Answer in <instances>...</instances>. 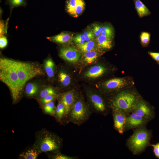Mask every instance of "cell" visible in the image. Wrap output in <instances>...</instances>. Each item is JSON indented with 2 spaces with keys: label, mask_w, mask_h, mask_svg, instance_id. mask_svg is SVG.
<instances>
[{
  "label": "cell",
  "mask_w": 159,
  "mask_h": 159,
  "mask_svg": "<svg viewBox=\"0 0 159 159\" xmlns=\"http://www.w3.org/2000/svg\"><path fill=\"white\" fill-rule=\"evenodd\" d=\"M0 79L9 89L13 102H17L20 98L23 87L19 79L13 60L0 58Z\"/></svg>",
  "instance_id": "obj_1"
},
{
  "label": "cell",
  "mask_w": 159,
  "mask_h": 159,
  "mask_svg": "<svg viewBox=\"0 0 159 159\" xmlns=\"http://www.w3.org/2000/svg\"><path fill=\"white\" fill-rule=\"evenodd\" d=\"M43 109L47 114L51 115H54L56 108L54 102L52 101L44 105Z\"/></svg>",
  "instance_id": "obj_30"
},
{
  "label": "cell",
  "mask_w": 159,
  "mask_h": 159,
  "mask_svg": "<svg viewBox=\"0 0 159 159\" xmlns=\"http://www.w3.org/2000/svg\"><path fill=\"white\" fill-rule=\"evenodd\" d=\"M59 81L64 86L69 85L71 82V78L70 76L64 71L60 72L58 75Z\"/></svg>",
  "instance_id": "obj_24"
},
{
  "label": "cell",
  "mask_w": 159,
  "mask_h": 159,
  "mask_svg": "<svg viewBox=\"0 0 159 159\" xmlns=\"http://www.w3.org/2000/svg\"><path fill=\"white\" fill-rule=\"evenodd\" d=\"M150 34L146 32H142L140 37L142 45L143 47H146L149 44L150 39Z\"/></svg>",
  "instance_id": "obj_28"
},
{
  "label": "cell",
  "mask_w": 159,
  "mask_h": 159,
  "mask_svg": "<svg viewBox=\"0 0 159 159\" xmlns=\"http://www.w3.org/2000/svg\"><path fill=\"white\" fill-rule=\"evenodd\" d=\"M157 63L159 64V61L157 62Z\"/></svg>",
  "instance_id": "obj_40"
},
{
  "label": "cell",
  "mask_w": 159,
  "mask_h": 159,
  "mask_svg": "<svg viewBox=\"0 0 159 159\" xmlns=\"http://www.w3.org/2000/svg\"><path fill=\"white\" fill-rule=\"evenodd\" d=\"M59 56L67 61L74 63L78 61L81 56V54L79 51L74 47L67 46L61 48Z\"/></svg>",
  "instance_id": "obj_9"
},
{
  "label": "cell",
  "mask_w": 159,
  "mask_h": 159,
  "mask_svg": "<svg viewBox=\"0 0 159 159\" xmlns=\"http://www.w3.org/2000/svg\"><path fill=\"white\" fill-rule=\"evenodd\" d=\"M138 16L142 18L150 15L151 12L140 0H133Z\"/></svg>",
  "instance_id": "obj_17"
},
{
  "label": "cell",
  "mask_w": 159,
  "mask_h": 159,
  "mask_svg": "<svg viewBox=\"0 0 159 159\" xmlns=\"http://www.w3.org/2000/svg\"><path fill=\"white\" fill-rule=\"evenodd\" d=\"M65 110L63 104L59 101L56 108L54 115L57 119L60 121L64 116Z\"/></svg>",
  "instance_id": "obj_27"
},
{
  "label": "cell",
  "mask_w": 159,
  "mask_h": 159,
  "mask_svg": "<svg viewBox=\"0 0 159 159\" xmlns=\"http://www.w3.org/2000/svg\"><path fill=\"white\" fill-rule=\"evenodd\" d=\"M101 35L112 39L115 35L113 27L110 24L105 23L102 26Z\"/></svg>",
  "instance_id": "obj_20"
},
{
  "label": "cell",
  "mask_w": 159,
  "mask_h": 159,
  "mask_svg": "<svg viewBox=\"0 0 159 159\" xmlns=\"http://www.w3.org/2000/svg\"><path fill=\"white\" fill-rule=\"evenodd\" d=\"M88 97L94 109L98 113H105L106 106L102 98L99 95L93 92L88 93Z\"/></svg>",
  "instance_id": "obj_12"
},
{
  "label": "cell",
  "mask_w": 159,
  "mask_h": 159,
  "mask_svg": "<svg viewBox=\"0 0 159 159\" xmlns=\"http://www.w3.org/2000/svg\"><path fill=\"white\" fill-rule=\"evenodd\" d=\"M96 44L94 40L85 42L82 44H77V47L80 51L84 53L95 50Z\"/></svg>",
  "instance_id": "obj_19"
},
{
  "label": "cell",
  "mask_w": 159,
  "mask_h": 159,
  "mask_svg": "<svg viewBox=\"0 0 159 159\" xmlns=\"http://www.w3.org/2000/svg\"><path fill=\"white\" fill-rule=\"evenodd\" d=\"M77 99L75 93L73 90L62 93L59 96V101L63 104L64 107V116L69 115Z\"/></svg>",
  "instance_id": "obj_10"
},
{
  "label": "cell",
  "mask_w": 159,
  "mask_h": 159,
  "mask_svg": "<svg viewBox=\"0 0 159 159\" xmlns=\"http://www.w3.org/2000/svg\"><path fill=\"white\" fill-rule=\"evenodd\" d=\"M129 82L125 78H115L105 81L102 85L108 90H117L127 86Z\"/></svg>",
  "instance_id": "obj_11"
},
{
  "label": "cell",
  "mask_w": 159,
  "mask_h": 159,
  "mask_svg": "<svg viewBox=\"0 0 159 159\" xmlns=\"http://www.w3.org/2000/svg\"><path fill=\"white\" fill-rule=\"evenodd\" d=\"M83 60L86 64H89L94 62L100 55L99 53L95 50L84 53Z\"/></svg>",
  "instance_id": "obj_18"
},
{
  "label": "cell",
  "mask_w": 159,
  "mask_h": 159,
  "mask_svg": "<svg viewBox=\"0 0 159 159\" xmlns=\"http://www.w3.org/2000/svg\"><path fill=\"white\" fill-rule=\"evenodd\" d=\"M83 34L85 36L86 42L94 40L95 37L92 30H91L89 28L87 29Z\"/></svg>",
  "instance_id": "obj_32"
},
{
  "label": "cell",
  "mask_w": 159,
  "mask_h": 159,
  "mask_svg": "<svg viewBox=\"0 0 159 159\" xmlns=\"http://www.w3.org/2000/svg\"><path fill=\"white\" fill-rule=\"evenodd\" d=\"M13 61L19 79L23 87L29 80L43 74L41 68L34 63L14 60Z\"/></svg>",
  "instance_id": "obj_5"
},
{
  "label": "cell",
  "mask_w": 159,
  "mask_h": 159,
  "mask_svg": "<svg viewBox=\"0 0 159 159\" xmlns=\"http://www.w3.org/2000/svg\"><path fill=\"white\" fill-rule=\"evenodd\" d=\"M6 3L9 6L11 11L14 8L20 6H25L26 0H6Z\"/></svg>",
  "instance_id": "obj_25"
},
{
  "label": "cell",
  "mask_w": 159,
  "mask_h": 159,
  "mask_svg": "<svg viewBox=\"0 0 159 159\" xmlns=\"http://www.w3.org/2000/svg\"><path fill=\"white\" fill-rule=\"evenodd\" d=\"M153 148V152L156 157L159 159V142L155 144H150Z\"/></svg>",
  "instance_id": "obj_38"
},
{
  "label": "cell",
  "mask_w": 159,
  "mask_h": 159,
  "mask_svg": "<svg viewBox=\"0 0 159 159\" xmlns=\"http://www.w3.org/2000/svg\"><path fill=\"white\" fill-rule=\"evenodd\" d=\"M39 153L37 150L33 148L22 153L19 156L20 158L24 159H35L37 158Z\"/></svg>",
  "instance_id": "obj_23"
},
{
  "label": "cell",
  "mask_w": 159,
  "mask_h": 159,
  "mask_svg": "<svg viewBox=\"0 0 159 159\" xmlns=\"http://www.w3.org/2000/svg\"><path fill=\"white\" fill-rule=\"evenodd\" d=\"M60 138L46 130H42L37 135L33 148L39 153L58 151L61 145Z\"/></svg>",
  "instance_id": "obj_4"
},
{
  "label": "cell",
  "mask_w": 159,
  "mask_h": 159,
  "mask_svg": "<svg viewBox=\"0 0 159 159\" xmlns=\"http://www.w3.org/2000/svg\"><path fill=\"white\" fill-rule=\"evenodd\" d=\"M90 112L82 97L78 98L73 105L69 113V120L74 123L80 125L88 118Z\"/></svg>",
  "instance_id": "obj_6"
},
{
  "label": "cell",
  "mask_w": 159,
  "mask_h": 159,
  "mask_svg": "<svg viewBox=\"0 0 159 159\" xmlns=\"http://www.w3.org/2000/svg\"><path fill=\"white\" fill-rule=\"evenodd\" d=\"M132 112L138 115L147 118L150 120L155 117L154 108L141 99L137 103Z\"/></svg>",
  "instance_id": "obj_8"
},
{
  "label": "cell",
  "mask_w": 159,
  "mask_h": 159,
  "mask_svg": "<svg viewBox=\"0 0 159 159\" xmlns=\"http://www.w3.org/2000/svg\"><path fill=\"white\" fill-rule=\"evenodd\" d=\"M141 98L135 92L121 91L112 99L110 107L112 111L121 112L127 115L132 112Z\"/></svg>",
  "instance_id": "obj_2"
},
{
  "label": "cell",
  "mask_w": 159,
  "mask_h": 159,
  "mask_svg": "<svg viewBox=\"0 0 159 159\" xmlns=\"http://www.w3.org/2000/svg\"><path fill=\"white\" fill-rule=\"evenodd\" d=\"M8 41L6 37L4 35H3L0 37V48L1 49H4L7 45Z\"/></svg>",
  "instance_id": "obj_37"
},
{
  "label": "cell",
  "mask_w": 159,
  "mask_h": 159,
  "mask_svg": "<svg viewBox=\"0 0 159 159\" xmlns=\"http://www.w3.org/2000/svg\"><path fill=\"white\" fill-rule=\"evenodd\" d=\"M53 158L55 159H72V157H70L61 153H58L54 155Z\"/></svg>",
  "instance_id": "obj_39"
},
{
  "label": "cell",
  "mask_w": 159,
  "mask_h": 159,
  "mask_svg": "<svg viewBox=\"0 0 159 159\" xmlns=\"http://www.w3.org/2000/svg\"><path fill=\"white\" fill-rule=\"evenodd\" d=\"M150 121L147 118L132 112L127 115L125 131L146 126Z\"/></svg>",
  "instance_id": "obj_7"
},
{
  "label": "cell",
  "mask_w": 159,
  "mask_h": 159,
  "mask_svg": "<svg viewBox=\"0 0 159 159\" xmlns=\"http://www.w3.org/2000/svg\"><path fill=\"white\" fill-rule=\"evenodd\" d=\"M2 0H0V1H1Z\"/></svg>",
  "instance_id": "obj_41"
},
{
  "label": "cell",
  "mask_w": 159,
  "mask_h": 159,
  "mask_svg": "<svg viewBox=\"0 0 159 159\" xmlns=\"http://www.w3.org/2000/svg\"><path fill=\"white\" fill-rule=\"evenodd\" d=\"M81 0H67L66 2V10L71 15Z\"/></svg>",
  "instance_id": "obj_26"
},
{
  "label": "cell",
  "mask_w": 159,
  "mask_h": 159,
  "mask_svg": "<svg viewBox=\"0 0 159 159\" xmlns=\"http://www.w3.org/2000/svg\"><path fill=\"white\" fill-rule=\"evenodd\" d=\"M72 34L69 32H63L55 36L47 38L50 41L60 44H65L70 42L72 39Z\"/></svg>",
  "instance_id": "obj_14"
},
{
  "label": "cell",
  "mask_w": 159,
  "mask_h": 159,
  "mask_svg": "<svg viewBox=\"0 0 159 159\" xmlns=\"http://www.w3.org/2000/svg\"><path fill=\"white\" fill-rule=\"evenodd\" d=\"M112 112L114 127L119 133L122 134L125 131L127 115L119 112Z\"/></svg>",
  "instance_id": "obj_13"
},
{
  "label": "cell",
  "mask_w": 159,
  "mask_h": 159,
  "mask_svg": "<svg viewBox=\"0 0 159 159\" xmlns=\"http://www.w3.org/2000/svg\"><path fill=\"white\" fill-rule=\"evenodd\" d=\"M102 26L98 24L95 23L93 25V32L95 37H97L101 35Z\"/></svg>",
  "instance_id": "obj_35"
},
{
  "label": "cell",
  "mask_w": 159,
  "mask_h": 159,
  "mask_svg": "<svg viewBox=\"0 0 159 159\" xmlns=\"http://www.w3.org/2000/svg\"><path fill=\"white\" fill-rule=\"evenodd\" d=\"M55 90L51 87H47L42 90L39 94L40 99L49 95H56Z\"/></svg>",
  "instance_id": "obj_31"
},
{
  "label": "cell",
  "mask_w": 159,
  "mask_h": 159,
  "mask_svg": "<svg viewBox=\"0 0 159 159\" xmlns=\"http://www.w3.org/2000/svg\"><path fill=\"white\" fill-rule=\"evenodd\" d=\"M7 24L2 20L0 22V36L4 35L7 32Z\"/></svg>",
  "instance_id": "obj_36"
},
{
  "label": "cell",
  "mask_w": 159,
  "mask_h": 159,
  "mask_svg": "<svg viewBox=\"0 0 159 159\" xmlns=\"http://www.w3.org/2000/svg\"><path fill=\"white\" fill-rule=\"evenodd\" d=\"M106 69L103 66L97 65L93 66L85 73L87 78L94 79L98 78L103 74L106 71Z\"/></svg>",
  "instance_id": "obj_15"
},
{
  "label": "cell",
  "mask_w": 159,
  "mask_h": 159,
  "mask_svg": "<svg viewBox=\"0 0 159 159\" xmlns=\"http://www.w3.org/2000/svg\"><path fill=\"white\" fill-rule=\"evenodd\" d=\"M85 7L84 0H81L71 15L74 17H77L81 15L83 12Z\"/></svg>",
  "instance_id": "obj_29"
},
{
  "label": "cell",
  "mask_w": 159,
  "mask_h": 159,
  "mask_svg": "<svg viewBox=\"0 0 159 159\" xmlns=\"http://www.w3.org/2000/svg\"><path fill=\"white\" fill-rule=\"evenodd\" d=\"M132 135L127 140L126 145L133 154H139L150 145L152 132L146 126L134 129Z\"/></svg>",
  "instance_id": "obj_3"
},
{
  "label": "cell",
  "mask_w": 159,
  "mask_h": 159,
  "mask_svg": "<svg viewBox=\"0 0 159 159\" xmlns=\"http://www.w3.org/2000/svg\"><path fill=\"white\" fill-rule=\"evenodd\" d=\"M72 40L77 44H82L85 42L86 40L83 34H78L73 37Z\"/></svg>",
  "instance_id": "obj_33"
},
{
  "label": "cell",
  "mask_w": 159,
  "mask_h": 159,
  "mask_svg": "<svg viewBox=\"0 0 159 159\" xmlns=\"http://www.w3.org/2000/svg\"><path fill=\"white\" fill-rule=\"evenodd\" d=\"M44 68L47 75L49 77L51 78L54 77V64L51 59H48L45 60Z\"/></svg>",
  "instance_id": "obj_21"
},
{
  "label": "cell",
  "mask_w": 159,
  "mask_h": 159,
  "mask_svg": "<svg viewBox=\"0 0 159 159\" xmlns=\"http://www.w3.org/2000/svg\"><path fill=\"white\" fill-rule=\"evenodd\" d=\"M96 40L97 46L100 49L109 50L112 47V39L105 36L100 35L96 37Z\"/></svg>",
  "instance_id": "obj_16"
},
{
  "label": "cell",
  "mask_w": 159,
  "mask_h": 159,
  "mask_svg": "<svg viewBox=\"0 0 159 159\" xmlns=\"http://www.w3.org/2000/svg\"><path fill=\"white\" fill-rule=\"evenodd\" d=\"M39 90V87L36 83L29 82L26 85L25 92L28 96H33L36 94Z\"/></svg>",
  "instance_id": "obj_22"
},
{
  "label": "cell",
  "mask_w": 159,
  "mask_h": 159,
  "mask_svg": "<svg viewBox=\"0 0 159 159\" xmlns=\"http://www.w3.org/2000/svg\"><path fill=\"white\" fill-rule=\"evenodd\" d=\"M56 98V95H48L40 99V101L41 103L44 105L49 102L53 101Z\"/></svg>",
  "instance_id": "obj_34"
}]
</instances>
